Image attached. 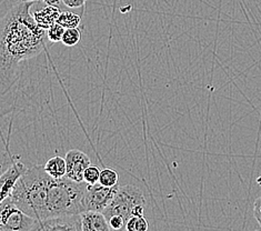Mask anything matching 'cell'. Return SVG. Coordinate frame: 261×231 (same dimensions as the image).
Masks as SVG:
<instances>
[{
    "instance_id": "cell-12",
    "label": "cell",
    "mask_w": 261,
    "mask_h": 231,
    "mask_svg": "<svg viewBox=\"0 0 261 231\" xmlns=\"http://www.w3.org/2000/svg\"><path fill=\"white\" fill-rule=\"evenodd\" d=\"M45 171L55 179H60L66 176V160L60 156H55V157L49 159L45 165Z\"/></svg>"
},
{
    "instance_id": "cell-25",
    "label": "cell",
    "mask_w": 261,
    "mask_h": 231,
    "mask_svg": "<svg viewBox=\"0 0 261 231\" xmlns=\"http://www.w3.org/2000/svg\"><path fill=\"white\" fill-rule=\"evenodd\" d=\"M3 2V0H0V3H2Z\"/></svg>"
},
{
    "instance_id": "cell-16",
    "label": "cell",
    "mask_w": 261,
    "mask_h": 231,
    "mask_svg": "<svg viewBox=\"0 0 261 231\" xmlns=\"http://www.w3.org/2000/svg\"><path fill=\"white\" fill-rule=\"evenodd\" d=\"M82 40V31L79 28H67L63 36L61 42L67 47H74Z\"/></svg>"
},
{
    "instance_id": "cell-23",
    "label": "cell",
    "mask_w": 261,
    "mask_h": 231,
    "mask_svg": "<svg viewBox=\"0 0 261 231\" xmlns=\"http://www.w3.org/2000/svg\"><path fill=\"white\" fill-rule=\"evenodd\" d=\"M21 2H26V3H35L37 0H21Z\"/></svg>"
},
{
    "instance_id": "cell-3",
    "label": "cell",
    "mask_w": 261,
    "mask_h": 231,
    "mask_svg": "<svg viewBox=\"0 0 261 231\" xmlns=\"http://www.w3.org/2000/svg\"><path fill=\"white\" fill-rule=\"evenodd\" d=\"M87 184L77 183L67 177L55 179L51 178L49 183L47 214L48 218L80 215L84 209V196ZM47 218V219H48Z\"/></svg>"
},
{
    "instance_id": "cell-20",
    "label": "cell",
    "mask_w": 261,
    "mask_h": 231,
    "mask_svg": "<svg viewBox=\"0 0 261 231\" xmlns=\"http://www.w3.org/2000/svg\"><path fill=\"white\" fill-rule=\"evenodd\" d=\"M63 4L66 6V7L70 8V9H77V8H82L87 3V0H61Z\"/></svg>"
},
{
    "instance_id": "cell-6",
    "label": "cell",
    "mask_w": 261,
    "mask_h": 231,
    "mask_svg": "<svg viewBox=\"0 0 261 231\" xmlns=\"http://www.w3.org/2000/svg\"><path fill=\"white\" fill-rule=\"evenodd\" d=\"M120 185L115 187H105L100 184L87 185L84 196L85 211L103 212L108 204L113 200Z\"/></svg>"
},
{
    "instance_id": "cell-2",
    "label": "cell",
    "mask_w": 261,
    "mask_h": 231,
    "mask_svg": "<svg viewBox=\"0 0 261 231\" xmlns=\"http://www.w3.org/2000/svg\"><path fill=\"white\" fill-rule=\"evenodd\" d=\"M51 177L43 165L29 167L17 180L10 196L18 208L36 220L47 219V199Z\"/></svg>"
},
{
    "instance_id": "cell-10",
    "label": "cell",
    "mask_w": 261,
    "mask_h": 231,
    "mask_svg": "<svg viewBox=\"0 0 261 231\" xmlns=\"http://www.w3.org/2000/svg\"><path fill=\"white\" fill-rule=\"evenodd\" d=\"M82 218V231H111L109 223L102 212L84 211Z\"/></svg>"
},
{
    "instance_id": "cell-1",
    "label": "cell",
    "mask_w": 261,
    "mask_h": 231,
    "mask_svg": "<svg viewBox=\"0 0 261 231\" xmlns=\"http://www.w3.org/2000/svg\"><path fill=\"white\" fill-rule=\"evenodd\" d=\"M34 3L16 2L0 17V97L14 87L22 61L45 49V31L30 12Z\"/></svg>"
},
{
    "instance_id": "cell-17",
    "label": "cell",
    "mask_w": 261,
    "mask_h": 231,
    "mask_svg": "<svg viewBox=\"0 0 261 231\" xmlns=\"http://www.w3.org/2000/svg\"><path fill=\"white\" fill-rule=\"evenodd\" d=\"M64 33H65V28L63 26H60L59 23L56 22L54 26H51L47 30V38L51 43H58V42H61Z\"/></svg>"
},
{
    "instance_id": "cell-8",
    "label": "cell",
    "mask_w": 261,
    "mask_h": 231,
    "mask_svg": "<svg viewBox=\"0 0 261 231\" xmlns=\"http://www.w3.org/2000/svg\"><path fill=\"white\" fill-rule=\"evenodd\" d=\"M66 176L68 179L83 183L84 172L91 165L90 158L84 151L78 149H72L68 151L66 157Z\"/></svg>"
},
{
    "instance_id": "cell-18",
    "label": "cell",
    "mask_w": 261,
    "mask_h": 231,
    "mask_svg": "<svg viewBox=\"0 0 261 231\" xmlns=\"http://www.w3.org/2000/svg\"><path fill=\"white\" fill-rule=\"evenodd\" d=\"M100 169L97 166H89L84 172V181L87 185H95L99 183Z\"/></svg>"
},
{
    "instance_id": "cell-5",
    "label": "cell",
    "mask_w": 261,
    "mask_h": 231,
    "mask_svg": "<svg viewBox=\"0 0 261 231\" xmlns=\"http://www.w3.org/2000/svg\"><path fill=\"white\" fill-rule=\"evenodd\" d=\"M36 221L18 208L10 197L0 203V231H30Z\"/></svg>"
},
{
    "instance_id": "cell-15",
    "label": "cell",
    "mask_w": 261,
    "mask_h": 231,
    "mask_svg": "<svg viewBox=\"0 0 261 231\" xmlns=\"http://www.w3.org/2000/svg\"><path fill=\"white\" fill-rule=\"evenodd\" d=\"M149 223L145 216L130 217L126 223V231H148Z\"/></svg>"
},
{
    "instance_id": "cell-14",
    "label": "cell",
    "mask_w": 261,
    "mask_h": 231,
    "mask_svg": "<svg viewBox=\"0 0 261 231\" xmlns=\"http://www.w3.org/2000/svg\"><path fill=\"white\" fill-rule=\"evenodd\" d=\"M99 184L105 187H115L119 185V174L113 168H103L100 170Z\"/></svg>"
},
{
    "instance_id": "cell-19",
    "label": "cell",
    "mask_w": 261,
    "mask_h": 231,
    "mask_svg": "<svg viewBox=\"0 0 261 231\" xmlns=\"http://www.w3.org/2000/svg\"><path fill=\"white\" fill-rule=\"evenodd\" d=\"M17 157H11L10 153L7 151L0 150V176L8 169V168L14 164Z\"/></svg>"
},
{
    "instance_id": "cell-21",
    "label": "cell",
    "mask_w": 261,
    "mask_h": 231,
    "mask_svg": "<svg viewBox=\"0 0 261 231\" xmlns=\"http://www.w3.org/2000/svg\"><path fill=\"white\" fill-rule=\"evenodd\" d=\"M253 217L256 218L261 228V197L257 198L253 203Z\"/></svg>"
},
{
    "instance_id": "cell-9",
    "label": "cell",
    "mask_w": 261,
    "mask_h": 231,
    "mask_svg": "<svg viewBox=\"0 0 261 231\" xmlns=\"http://www.w3.org/2000/svg\"><path fill=\"white\" fill-rule=\"evenodd\" d=\"M18 159L17 157L14 164L0 176V203L12 195L17 180L27 169V166Z\"/></svg>"
},
{
    "instance_id": "cell-4",
    "label": "cell",
    "mask_w": 261,
    "mask_h": 231,
    "mask_svg": "<svg viewBox=\"0 0 261 231\" xmlns=\"http://www.w3.org/2000/svg\"><path fill=\"white\" fill-rule=\"evenodd\" d=\"M145 209L146 199L144 192L138 187L127 185L119 186L116 196L102 214L106 219L113 216H118L122 218L127 223L130 217L144 216Z\"/></svg>"
},
{
    "instance_id": "cell-22",
    "label": "cell",
    "mask_w": 261,
    "mask_h": 231,
    "mask_svg": "<svg viewBox=\"0 0 261 231\" xmlns=\"http://www.w3.org/2000/svg\"><path fill=\"white\" fill-rule=\"evenodd\" d=\"M40 2L46 4L47 6H55V7H59L61 0H40Z\"/></svg>"
},
{
    "instance_id": "cell-13",
    "label": "cell",
    "mask_w": 261,
    "mask_h": 231,
    "mask_svg": "<svg viewBox=\"0 0 261 231\" xmlns=\"http://www.w3.org/2000/svg\"><path fill=\"white\" fill-rule=\"evenodd\" d=\"M82 22V17L79 15L73 14L71 11H63L57 19V23L63 26L65 29L67 28H78V26Z\"/></svg>"
},
{
    "instance_id": "cell-11",
    "label": "cell",
    "mask_w": 261,
    "mask_h": 231,
    "mask_svg": "<svg viewBox=\"0 0 261 231\" xmlns=\"http://www.w3.org/2000/svg\"><path fill=\"white\" fill-rule=\"evenodd\" d=\"M59 15L60 11L58 7H55V6H47L45 8L35 11L33 14V17L35 19V22L37 23V26L41 28L42 30L47 31L57 22Z\"/></svg>"
},
{
    "instance_id": "cell-7",
    "label": "cell",
    "mask_w": 261,
    "mask_h": 231,
    "mask_svg": "<svg viewBox=\"0 0 261 231\" xmlns=\"http://www.w3.org/2000/svg\"><path fill=\"white\" fill-rule=\"evenodd\" d=\"M30 231H82L80 215H68L37 220Z\"/></svg>"
},
{
    "instance_id": "cell-24",
    "label": "cell",
    "mask_w": 261,
    "mask_h": 231,
    "mask_svg": "<svg viewBox=\"0 0 261 231\" xmlns=\"http://www.w3.org/2000/svg\"><path fill=\"white\" fill-rule=\"evenodd\" d=\"M253 231H261V228H259V229H256V230H253Z\"/></svg>"
}]
</instances>
